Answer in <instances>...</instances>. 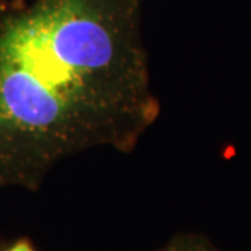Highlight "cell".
<instances>
[{
  "instance_id": "6da1fadb",
  "label": "cell",
  "mask_w": 251,
  "mask_h": 251,
  "mask_svg": "<svg viewBox=\"0 0 251 251\" xmlns=\"http://www.w3.org/2000/svg\"><path fill=\"white\" fill-rule=\"evenodd\" d=\"M159 115L138 0H38L0 28V173L127 155Z\"/></svg>"
},
{
  "instance_id": "7a4b0ae2",
  "label": "cell",
  "mask_w": 251,
  "mask_h": 251,
  "mask_svg": "<svg viewBox=\"0 0 251 251\" xmlns=\"http://www.w3.org/2000/svg\"><path fill=\"white\" fill-rule=\"evenodd\" d=\"M168 251H215L209 244L198 239H186L171 247Z\"/></svg>"
},
{
  "instance_id": "3957f363",
  "label": "cell",
  "mask_w": 251,
  "mask_h": 251,
  "mask_svg": "<svg viewBox=\"0 0 251 251\" xmlns=\"http://www.w3.org/2000/svg\"><path fill=\"white\" fill-rule=\"evenodd\" d=\"M6 251H34V249H32V246L29 244L28 242H25V240H23V242H18L16 243V244H13L10 249H7Z\"/></svg>"
}]
</instances>
